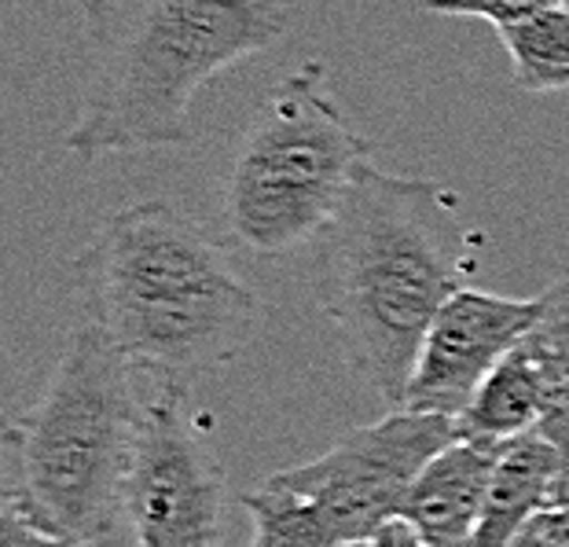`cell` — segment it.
I'll list each match as a JSON object with an SVG mask.
<instances>
[{
  "mask_svg": "<svg viewBox=\"0 0 569 547\" xmlns=\"http://www.w3.org/2000/svg\"><path fill=\"white\" fill-rule=\"evenodd\" d=\"M92 327L162 390H191L228 368L261 331L264 301L180 206L132 202L107 217L74 261Z\"/></svg>",
  "mask_w": 569,
  "mask_h": 547,
  "instance_id": "obj_1",
  "label": "cell"
},
{
  "mask_svg": "<svg viewBox=\"0 0 569 547\" xmlns=\"http://www.w3.org/2000/svg\"><path fill=\"white\" fill-rule=\"evenodd\" d=\"M467 228L456 199L427 177L368 166L317 239L312 287L349 368L393 411L433 316L463 287Z\"/></svg>",
  "mask_w": 569,
  "mask_h": 547,
  "instance_id": "obj_2",
  "label": "cell"
},
{
  "mask_svg": "<svg viewBox=\"0 0 569 547\" xmlns=\"http://www.w3.org/2000/svg\"><path fill=\"white\" fill-rule=\"evenodd\" d=\"M89 67L67 151L107 155L191 148V100L228 67L280 44V0H78Z\"/></svg>",
  "mask_w": 569,
  "mask_h": 547,
  "instance_id": "obj_3",
  "label": "cell"
},
{
  "mask_svg": "<svg viewBox=\"0 0 569 547\" xmlns=\"http://www.w3.org/2000/svg\"><path fill=\"white\" fill-rule=\"evenodd\" d=\"M137 375L100 327L81 324L38 405L4 430V500L74 547L103 540L126 518L151 405Z\"/></svg>",
  "mask_w": 569,
  "mask_h": 547,
  "instance_id": "obj_4",
  "label": "cell"
},
{
  "mask_svg": "<svg viewBox=\"0 0 569 547\" xmlns=\"http://www.w3.org/2000/svg\"><path fill=\"white\" fill-rule=\"evenodd\" d=\"M323 81L327 67L309 59L239 137L224 177V221L247 253L283 258L317 242L375 162L379 143L353 129Z\"/></svg>",
  "mask_w": 569,
  "mask_h": 547,
  "instance_id": "obj_5",
  "label": "cell"
},
{
  "mask_svg": "<svg viewBox=\"0 0 569 547\" xmlns=\"http://www.w3.org/2000/svg\"><path fill=\"white\" fill-rule=\"evenodd\" d=\"M459 437L456 419L397 408L379 422L349 430L312 464L283 467L264 481L317 504L342 544H368L401 521L411 485Z\"/></svg>",
  "mask_w": 569,
  "mask_h": 547,
  "instance_id": "obj_6",
  "label": "cell"
},
{
  "mask_svg": "<svg viewBox=\"0 0 569 547\" xmlns=\"http://www.w3.org/2000/svg\"><path fill=\"white\" fill-rule=\"evenodd\" d=\"M184 408V390L154 386L148 427L126 481V521L140 547L221 544L224 474Z\"/></svg>",
  "mask_w": 569,
  "mask_h": 547,
  "instance_id": "obj_7",
  "label": "cell"
},
{
  "mask_svg": "<svg viewBox=\"0 0 569 547\" xmlns=\"http://www.w3.org/2000/svg\"><path fill=\"white\" fill-rule=\"evenodd\" d=\"M540 316V298H507L459 287L433 316L411 371L405 411L459 419L489 375Z\"/></svg>",
  "mask_w": 569,
  "mask_h": 547,
  "instance_id": "obj_8",
  "label": "cell"
},
{
  "mask_svg": "<svg viewBox=\"0 0 569 547\" xmlns=\"http://www.w3.org/2000/svg\"><path fill=\"white\" fill-rule=\"evenodd\" d=\"M500 445L459 437L427 464L411 485L401 521L430 547H470L486 510Z\"/></svg>",
  "mask_w": 569,
  "mask_h": 547,
  "instance_id": "obj_9",
  "label": "cell"
},
{
  "mask_svg": "<svg viewBox=\"0 0 569 547\" xmlns=\"http://www.w3.org/2000/svg\"><path fill=\"white\" fill-rule=\"evenodd\" d=\"M566 504V452L537 430L500 445L470 547H511L537 515Z\"/></svg>",
  "mask_w": 569,
  "mask_h": 547,
  "instance_id": "obj_10",
  "label": "cell"
},
{
  "mask_svg": "<svg viewBox=\"0 0 569 547\" xmlns=\"http://www.w3.org/2000/svg\"><path fill=\"white\" fill-rule=\"evenodd\" d=\"M543 411V379L540 368L532 364L526 346L518 342L507 357L500 360L478 397L470 400V408L459 416V434L470 441L486 445H507L515 437L532 434L540 427Z\"/></svg>",
  "mask_w": 569,
  "mask_h": 547,
  "instance_id": "obj_11",
  "label": "cell"
},
{
  "mask_svg": "<svg viewBox=\"0 0 569 547\" xmlns=\"http://www.w3.org/2000/svg\"><path fill=\"white\" fill-rule=\"evenodd\" d=\"M522 346L543 379L537 434L569 452V279H559L540 295V316Z\"/></svg>",
  "mask_w": 569,
  "mask_h": 547,
  "instance_id": "obj_12",
  "label": "cell"
},
{
  "mask_svg": "<svg viewBox=\"0 0 569 547\" xmlns=\"http://www.w3.org/2000/svg\"><path fill=\"white\" fill-rule=\"evenodd\" d=\"M522 92H569V4L500 30Z\"/></svg>",
  "mask_w": 569,
  "mask_h": 547,
  "instance_id": "obj_13",
  "label": "cell"
},
{
  "mask_svg": "<svg viewBox=\"0 0 569 547\" xmlns=\"http://www.w3.org/2000/svg\"><path fill=\"white\" fill-rule=\"evenodd\" d=\"M239 504L253 521L250 547H346L323 510L298 493L261 481V489L243 493Z\"/></svg>",
  "mask_w": 569,
  "mask_h": 547,
  "instance_id": "obj_14",
  "label": "cell"
},
{
  "mask_svg": "<svg viewBox=\"0 0 569 547\" xmlns=\"http://www.w3.org/2000/svg\"><path fill=\"white\" fill-rule=\"evenodd\" d=\"M562 4H569V0H422V11L448 19H481L500 33L507 27H518V22L540 16V11Z\"/></svg>",
  "mask_w": 569,
  "mask_h": 547,
  "instance_id": "obj_15",
  "label": "cell"
},
{
  "mask_svg": "<svg viewBox=\"0 0 569 547\" xmlns=\"http://www.w3.org/2000/svg\"><path fill=\"white\" fill-rule=\"evenodd\" d=\"M0 547H74V544L59 540L52 533H44L41 526H33L16 504L4 500V510H0Z\"/></svg>",
  "mask_w": 569,
  "mask_h": 547,
  "instance_id": "obj_16",
  "label": "cell"
},
{
  "mask_svg": "<svg viewBox=\"0 0 569 547\" xmlns=\"http://www.w3.org/2000/svg\"><path fill=\"white\" fill-rule=\"evenodd\" d=\"M532 521H537L543 547H569V504L543 510V515H537Z\"/></svg>",
  "mask_w": 569,
  "mask_h": 547,
  "instance_id": "obj_17",
  "label": "cell"
},
{
  "mask_svg": "<svg viewBox=\"0 0 569 547\" xmlns=\"http://www.w3.org/2000/svg\"><path fill=\"white\" fill-rule=\"evenodd\" d=\"M379 544L382 547H430V544H422L416 533L408 529V521H393V526H386Z\"/></svg>",
  "mask_w": 569,
  "mask_h": 547,
  "instance_id": "obj_18",
  "label": "cell"
},
{
  "mask_svg": "<svg viewBox=\"0 0 569 547\" xmlns=\"http://www.w3.org/2000/svg\"><path fill=\"white\" fill-rule=\"evenodd\" d=\"M511 547H543L540 540V529H537V521H529V526L518 533V537L511 540Z\"/></svg>",
  "mask_w": 569,
  "mask_h": 547,
  "instance_id": "obj_19",
  "label": "cell"
},
{
  "mask_svg": "<svg viewBox=\"0 0 569 547\" xmlns=\"http://www.w3.org/2000/svg\"><path fill=\"white\" fill-rule=\"evenodd\" d=\"M566 504H569V452H566Z\"/></svg>",
  "mask_w": 569,
  "mask_h": 547,
  "instance_id": "obj_20",
  "label": "cell"
},
{
  "mask_svg": "<svg viewBox=\"0 0 569 547\" xmlns=\"http://www.w3.org/2000/svg\"><path fill=\"white\" fill-rule=\"evenodd\" d=\"M346 547H379V544H375V540H368V544H346Z\"/></svg>",
  "mask_w": 569,
  "mask_h": 547,
  "instance_id": "obj_21",
  "label": "cell"
}]
</instances>
